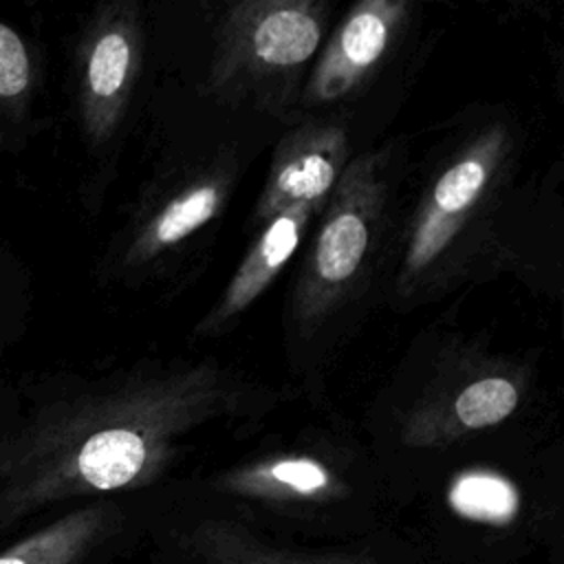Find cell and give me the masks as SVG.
Segmentation results:
<instances>
[{
	"label": "cell",
	"mask_w": 564,
	"mask_h": 564,
	"mask_svg": "<svg viewBox=\"0 0 564 564\" xmlns=\"http://www.w3.org/2000/svg\"><path fill=\"white\" fill-rule=\"evenodd\" d=\"M225 403L218 372L196 366L42 410L0 438V529L64 500L150 485Z\"/></svg>",
	"instance_id": "cell-1"
},
{
	"label": "cell",
	"mask_w": 564,
	"mask_h": 564,
	"mask_svg": "<svg viewBox=\"0 0 564 564\" xmlns=\"http://www.w3.org/2000/svg\"><path fill=\"white\" fill-rule=\"evenodd\" d=\"M328 9L313 0L234 4L220 26L207 88L229 104L284 117L300 101V82L317 53Z\"/></svg>",
	"instance_id": "cell-2"
},
{
	"label": "cell",
	"mask_w": 564,
	"mask_h": 564,
	"mask_svg": "<svg viewBox=\"0 0 564 564\" xmlns=\"http://www.w3.org/2000/svg\"><path fill=\"white\" fill-rule=\"evenodd\" d=\"M386 205V174L379 154L348 161L333 187L297 282L293 315L300 326H319L352 293L364 273Z\"/></svg>",
	"instance_id": "cell-3"
},
{
	"label": "cell",
	"mask_w": 564,
	"mask_h": 564,
	"mask_svg": "<svg viewBox=\"0 0 564 564\" xmlns=\"http://www.w3.org/2000/svg\"><path fill=\"white\" fill-rule=\"evenodd\" d=\"M507 134L491 128L474 139L432 183L414 216L399 271V289L412 291L441 267L465 225L476 216L500 174Z\"/></svg>",
	"instance_id": "cell-4"
},
{
	"label": "cell",
	"mask_w": 564,
	"mask_h": 564,
	"mask_svg": "<svg viewBox=\"0 0 564 564\" xmlns=\"http://www.w3.org/2000/svg\"><path fill=\"white\" fill-rule=\"evenodd\" d=\"M143 62V31L134 2L101 7L77 46V110L86 139L108 143L119 130Z\"/></svg>",
	"instance_id": "cell-5"
},
{
	"label": "cell",
	"mask_w": 564,
	"mask_h": 564,
	"mask_svg": "<svg viewBox=\"0 0 564 564\" xmlns=\"http://www.w3.org/2000/svg\"><path fill=\"white\" fill-rule=\"evenodd\" d=\"M150 564H390L370 546H295L236 516H200L165 529Z\"/></svg>",
	"instance_id": "cell-6"
},
{
	"label": "cell",
	"mask_w": 564,
	"mask_h": 564,
	"mask_svg": "<svg viewBox=\"0 0 564 564\" xmlns=\"http://www.w3.org/2000/svg\"><path fill=\"white\" fill-rule=\"evenodd\" d=\"M410 7L399 0H364L355 4L330 35L311 70L302 106H324L359 90L388 55Z\"/></svg>",
	"instance_id": "cell-7"
},
{
	"label": "cell",
	"mask_w": 564,
	"mask_h": 564,
	"mask_svg": "<svg viewBox=\"0 0 564 564\" xmlns=\"http://www.w3.org/2000/svg\"><path fill=\"white\" fill-rule=\"evenodd\" d=\"M348 137L335 121H308L284 134L273 152L267 183L256 203V220L293 205L324 207L344 167Z\"/></svg>",
	"instance_id": "cell-8"
},
{
	"label": "cell",
	"mask_w": 564,
	"mask_h": 564,
	"mask_svg": "<svg viewBox=\"0 0 564 564\" xmlns=\"http://www.w3.org/2000/svg\"><path fill=\"white\" fill-rule=\"evenodd\" d=\"M322 209L319 205H293L264 218L256 242L249 247L218 304L198 324L196 333L216 335L247 311L291 260L306 227Z\"/></svg>",
	"instance_id": "cell-9"
},
{
	"label": "cell",
	"mask_w": 564,
	"mask_h": 564,
	"mask_svg": "<svg viewBox=\"0 0 564 564\" xmlns=\"http://www.w3.org/2000/svg\"><path fill=\"white\" fill-rule=\"evenodd\" d=\"M216 489L282 511L317 509L344 496L341 478L313 456H271L236 467L216 480Z\"/></svg>",
	"instance_id": "cell-10"
},
{
	"label": "cell",
	"mask_w": 564,
	"mask_h": 564,
	"mask_svg": "<svg viewBox=\"0 0 564 564\" xmlns=\"http://www.w3.org/2000/svg\"><path fill=\"white\" fill-rule=\"evenodd\" d=\"M520 383L505 372H485L465 381L445 403L414 414L405 430L410 445H445L465 434L494 427L516 412Z\"/></svg>",
	"instance_id": "cell-11"
},
{
	"label": "cell",
	"mask_w": 564,
	"mask_h": 564,
	"mask_svg": "<svg viewBox=\"0 0 564 564\" xmlns=\"http://www.w3.org/2000/svg\"><path fill=\"white\" fill-rule=\"evenodd\" d=\"M123 529L112 502L77 507L0 553V564H90Z\"/></svg>",
	"instance_id": "cell-12"
},
{
	"label": "cell",
	"mask_w": 564,
	"mask_h": 564,
	"mask_svg": "<svg viewBox=\"0 0 564 564\" xmlns=\"http://www.w3.org/2000/svg\"><path fill=\"white\" fill-rule=\"evenodd\" d=\"M225 192L227 187L223 178H200L187 185L161 209L148 216L141 229L134 234L128 260L145 262L181 245L194 231L205 227L214 216H218L225 203Z\"/></svg>",
	"instance_id": "cell-13"
},
{
	"label": "cell",
	"mask_w": 564,
	"mask_h": 564,
	"mask_svg": "<svg viewBox=\"0 0 564 564\" xmlns=\"http://www.w3.org/2000/svg\"><path fill=\"white\" fill-rule=\"evenodd\" d=\"M37 86V68L26 40L0 20V126L22 123Z\"/></svg>",
	"instance_id": "cell-14"
},
{
	"label": "cell",
	"mask_w": 564,
	"mask_h": 564,
	"mask_svg": "<svg viewBox=\"0 0 564 564\" xmlns=\"http://www.w3.org/2000/svg\"><path fill=\"white\" fill-rule=\"evenodd\" d=\"M449 498L458 511L485 518L509 516L516 507L513 487L496 474H463Z\"/></svg>",
	"instance_id": "cell-15"
}]
</instances>
